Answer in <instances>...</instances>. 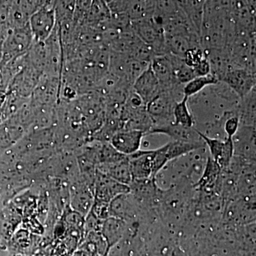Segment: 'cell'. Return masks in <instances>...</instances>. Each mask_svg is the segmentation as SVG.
Wrapping results in <instances>:
<instances>
[{"label":"cell","instance_id":"cell-1","mask_svg":"<svg viewBox=\"0 0 256 256\" xmlns=\"http://www.w3.org/2000/svg\"><path fill=\"white\" fill-rule=\"evenodd\" d=\"M34 40L28 24L22 28H10L3 45V56L10 60L24 56L31 48Z\"/></svg>","mask_w":256,"mask_h":256},{"label":"cell","instance_id":"cell-2","mask_svg":"<svg viewBox=\"0 0 256 256\" xmlns=\"http://www.w3.org/2000/svg\"><path fill=\"white\" fill-rule=\"evenodd\" d=\"M111 14L126 15L131 22L151 18L156 10L154 0H111Z\"/></svg>","mask_w":256,"mask_h":256},{"label":"cell","instance_id":"cell-3","mask_svg":"<svg viewBox=\"0 0 256 256\" xmlns=\"http://www.w3.org/2000/svg\"><path fill=\"white\" fill-rule=\"evenodd\" d=\"M34 42L46 41L56 26V18L54 6H43L36 10L28 20Z\"/></svg>","mask_w":256,"mask_h":256},{"label":"cell","instance_id":"cell-4","mask_svg":"<svg viewBox=\"0 0 256 256\" xmlns=\"http://www.w3.org/2000/svg\"><path fill=\"white\" fill-rule=\"evenodd\" d=\"M130 192V188L128 185L118 182L96 169L94 188V200L110 203L116 196Z\"/></svg>","mask_w":256,"mask_h":256},{"label":"cell","instance_id":"cell-5","mask_svg":"<svg viewBox=\"0 0 256 256\" xmlns=\"http://www.w3.org/2000/svg\"><path fill=\"white\" fill-rule=\"evenodd\" d=\"M234 156L256 163V126H240L232 137Z\"/></svg>","mask_w":256,"mask_h":256},{"label":"cell","instance_id":"cell-6","mask_svg":"<svg viewBox=\"0 0 256 256\" xmlns=\"http://www.w3.org/2000/svg\"><path fill=\"white\" fill-rule=\"evenodd\" d=\"M220 82L228 86L242 98L256 87V72L247 68H233Z\"/></svg>","mask_w":256,"mask_h":256},{"label":"cell","instance_id":"cell-7","mask_svg":"<svg viewBox=\"0 0 256 256\" xmlns=\"http://www.w3.org/2000/svg\"><path fill=\"white\" fill-rule=\"evenodd\" d=\"M146 133L136 130L121 129L111 137L110 144L124 156H128L140 150Z\"/></svg>","mask_w":256,"mask_h":256},{"label":"cell","instance_id":"cell-8","mask_svg":"<svg viewBox=\"0 0 256 256\" xmlns=\"http://www.w3.org/2000/svg\"><path fill=\"white\" fill-rule=\"evenodd\" d=\"M146 210H143L131 194L130 192L116 196L110 202V216L127 222V220L138 218L144 214Z\"/></svg>","mask_w":256,"mask_h":256},{"label":"cell","instance_id":"cell-9","mask_svg":"<svg viewBox=\"0 0 256 256\" xmlns=\"http://www.w3.org/2000/svg\"><path fill=\"white\" fill-rule=\"evenodd\" d=\"M133 92L141 99L146 105H148L162 90L159 80L156 78L150 65L143 70L140 75L133 82Z\"/></svg>","mask_w":256,"mask_h":256},{"label":"cell","instance_id":"cell-10","mask_svg":"<svg viewBox=\"0 0 256 256\" xmlns=\"http://www.w3.org/2000/svg\"><path fill=\"white\" fill-rule=\"evenodd\" d=\"M154 150H138L128 156L132 180L152 178V161Z\"/></svg>","mask_w":256,"mask_h":256},{"label":"cell","instance_id":"cell-11","mask_svg":"<svg viewBox=\"0 0 256 256\" xmlns=\"http://www.w3.org/2000/svg\"><path fill=\"white\" fill-rule=\"evenodd\" d=\"M153 134H166L172 138L173 140L201 142L202 139L198 130L194 127L188 128L174 122L161 127L152 128L148 136Z\"/></svg>","mask_w":256,"mask_h":256},{"label":"cell","instance_id":"cell-12","mask_svg":"<svg viewBox=\"0 0 256 256\" xmlns=\"http://www.w3.org/2000/svg\"><path fill=\"white\" fill-rule=\"evenodd\" d=\"M150 65L156 78L159 80L162 88H168L178 84L175 79L170 54L156 56L153 57Z\"/></svg>","mask_w":256,"mask_h":256},{"label":"cell","instance_id":"cell-13","mask_svg":"<svg viewBox=\"0 0 256 256\" xmlns=\"http://www.w3.org/2000/svg\"><path fill=\"white\" fill-rule=\"evenodd\" d=\"M165 38L169 54L182 58L188 50L202 47L200 36L196 33L180 34Z\"/></svg>","mask_w":256,"mask_h":256},{"label":"cell","instance_id":"cell-14","mask_svg":"<svg viewBox=\"0 0 256 256\" xmlns=\"http://www.w3.org/2000/svg\"><path fill=\"white\" fill-rule=\"evenodd\" d=\"M96 169L102 172V174L114 178L116 181L128 185V186L132 182L128 156L126 159L117 162L98 164L96 166Z\"/></svg>","mask_w":256,"mask_h":256},{"label":"cell","instance_id":"cell-15","mask_svg":"<svg viewBox=\"0 0 256 256\" xmlns=\"http://www.w3.org/2000/svg\"><path fill=\"white\" fill-rule=\"evenodd\" d=\"M256 108L255 87L239 101L237 110L240 126H256Z\"/></svg>","mask_w":256,"mask_h":256},{"label":"cell","instance_id":"cell-16","mask_svg":"<svg viewBox=\"0 0 256 256\" xmlns=\"http://www.w3.org/2000/svg\"><path fill=\"white\" fill-rule=\"evenodd\" d=\"M204 146H205V143L203 140L201 142L173 140L164 144V154L169 162L172 160L186 156L188 153Z\"/></svg>","mask_w":256,"mask_h":256},{"label":"cell","instance_id":"cell-17","mask_svg":"<svg viewBox=\"0 0 256 256\" xmlns=\"http://www.w3.org/2000/svg\"><path fill=\"white\" fill-rule=\"evenodd\" d=\"M127 222L116 217L110 216L102 222V235L105 237L108 247L112 246L122 237Z\"/></svg>","mask_w":256,"mask_h":256},{"label":"cell","instance_id":"cell-18","mask_svg":"<svg viewBox=\"0 0 256 256\" xmlns=\"http://www.w3.org/2000/svg\"><path fill=\"white\" fill-rule=\"evenodd\" d=\"M206 0H188L184 13L200 36Z\"/></svg>","mask_w":256,"mask_h":256},{"label":"cell","instance_id":"cell-19","mask_svg":"<svg viewBox=\"0 0 256 256\" xmlns=\"http://www.w3.org/2000/svg\"><path fill=\"white\" fill-rule=\"evenodd\" d=\"M218 80L212 74L205 76L195 77L188 84H185L183 88L184 96L190 98L196 95V94L202 92L205 88L208 86L213 85L218 82Z\"/></svg>","mask_w":256,"mask_h":256},{"label":"cell","instance_id":"cell-20","mask_svg":"<svg viewBox=\"0 0 256 256\" xmlns=\"http://www.w3.org/2000/svg\"><path fill=\"white\" fill-rule=\"evenodd\" d=\"M188 98L184 96L182 100L175 105L173 110L174 124H181L184 127L194 126V121L188 105Z\"/></svg>","mask_w":256,"mask_h":256},{"label":"cell","instance_id":"cell-21","mask_svg":"<svg viewBox=\"0 0 256 256\" xmlns=\"http://www.w3.org/2000/svg\"><path fill=\"white\" fill-rule=\"evenodd\" d=\"M154 2L156 6L154 14L159 18H168L181 10L174 0H154Z\"/></svg>","mask_w":256,"mask_h":256},{"label":"cell","instance_id":"cell-22","mask_svg":"<svg viewBox=\"0 0 256 256\" xmlns=\"http://www.w3.org/2000/svg\"><path fill=\"white\" fill-rule=\"evenodd\" d=\"M198 132L202 140L206 144V148H208L210 158L214 160L216 162H218L220 154H222V150H223L224 140L218 139V138L208 137V136L202 134L200 131H198Z\"/></svg>","mask_w":256,"mask_h":256},{"label":"cell","instance_id":"cell-23","mask_svg":"<svg viewBox=\"0 0 256 256\" xmlns=\"http://www.w3.org/2000/svg\"><path fill=\"white\" fill-rule=\"evenodd\" d=\"M234 156V148L232 138H226L224 140L223 150L217 162L222 170L228 169Z\"/></svg>","mask_w":256,"mask_h":256},{"label":"cell","instance_id":"cell-24","mask_svg":"<svg viewBox=\"0 0 256 256\" xmlns=\"http://www.w3.org/2000/svg\"><path fill=\"white\" fill-rule=\"evenodd\" d=\"M204 58V50L202 47H196L188 50L183 56L184 63L192 68L196 66Z\"/></svg>","mask_w":256,"mask_h":256},{"label":"cell","instance_id":"cell-25","mask_svg":"<svg viewBox=\"0 0 256 256\" xmlns=\"http://www.w3.org/2000/svg\"><path fill=\"white\" fill-rule=\"evenodd\" d=\"M239 126L240 121L238 114H232L227 118L224 124V131L226 137L232 138L238 130Z\"/></svg>","mask_w":256,"mask_h":256},{"label":"cell","instance_id":"cell-26","mask_svg":"<svg viewBox=\"0 0 256 256\" xmlns=\"http://www.w3.org/2000/svg\"><path fill=\"white\" fill-rule=\"evenodd\" d=\"M193 68L196 77L205 76L210 74V64L206 56Z\"/></svg>","mask_w":256,"mask_h":256},{"label":"cell","instance_id":"cell-27","mask_svg":"<svg viewBox=\"0 0 256 256\" xmlns=\"http://www.w3.org/2000/svg\"><path fill=\"white\" fill-rule=\"evenodd\" d=\"M174 1L176 5H178V8L184 12V10L185 8H186L188 0H174Z\"/></svg>","mask_w":256,"mask_h":256}]
</instances>
